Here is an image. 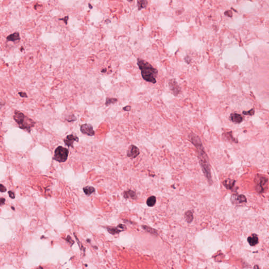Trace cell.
<instances>
[{
    "label": "cell",
    "instance_id": "1",
    "mask_svg": "<svg viewBox=\"0 0 269 269\" xmlns=\"http://www.w3.org/2000/svg\"><path fill=\"white\" fill-rule=\"evenodd\" d=\"M188 138L190 142L195 146L197 150L198 158L204 173L208 180L211 182L212 180L208 158L200 137L196 134L192 132L189 134Z\"/></svg>",
    "mask_w": 269,
    "mask_h": 269
},
{
    "label": "cell",
    "instance_id": "2",
    "mask_svg": "<svg viewBox=\"0 0 269 269\" xmlns=\"http://www.w3.org/2000/svg\"><path fill=\"white\" fill-rule=\"evenodd\" d=\"M137 65L141 71L142 76L144 80L155 84L158 72L148 62L141 58H137Z\"/></svg>",
    "mask_w": 269,
    "mask_h": 269
},
{
    "label": "cell",
    "instance_id": "3",
    "mask_svg": "<svg viewBox=\"0 0 269 269\" xmlns=\"http://www.w3.org/2000/svg\"><path fill=\"white\" fill-rule=\"evenodd\" d=\"M13 118L18 125L20 128L26 129L30 132L31 129L34 126L35 122L26 117L23 113L19 111H15Z\"/></svg>",
    "mask_w": 269,
    "mask_h": 269
},
{
    "label": "cell",
    "instance_id": "4",
    "mask_svg": "<svg viewBox=\"0 0 269 269\" xmlns=\"http://www.w3.org/2000/svg\"><path fill=\"white\" fill-rule=\"evenodd\" d=\"M69 151L62 146H58L55 150L53 159L59 163L65 162L68 157Z\"/></svg>",
    "mask_w": 269,
    "mask_h": 269
},
{
    "label": "cell",
    "instance_id": "5",
    "mask_svg": "<svg viewBox=\"0 0 269 269\" xmlns=\"http://www.w3.org/2000/svg\"><path fill=\"white\" fill-rule=\"evenodd\" d=\"M81 132L87 136H93L95 134V131L92 125L89 124H84L80 126Z\"/></svg>",
    "mask_w": 269,
    "mask_h": 269
},
{
    "label": "cell",
    "instance_id": "6",
    "mask_svg": "<svg viewBox=\"0 0 269 269\" xmlns=\"http://www.w3.org/2000/svg\"><path fill=\"white\" fill-rule=\"evenodd\" d=\"M169 85L170 91L174 95L176 96L180 93L181 88L174 79H171L169 82Z\"/></svg>",
    "mask_w": 269,
    "mask_h": 269
},
{
    "label": "cell",
    "instance_id": "7",
    "mask_svg": "<svg viewBox=\"0 0 269 269\" xmlns=\"http://www.w3.org/2000/svg\"><path fill=\"white\" fill-rule=\"evenodd\" d=\"M139 150L137 147L134 145H131L127 150V156L131 158H135L139 154Z\"/></svg>",
    "mask_w": 269,
    "mask_h": 269
},
{
    "label": "cell",
    "instance_id": "8",
    "mask_svg": "<svg viewBox=\"0 0 269 269\" xmlns=\"http://www.w3.org/2000/svg\"><path fill=\"white\" fill-rule=\"evenodd\" d=\"M79 138L75 135H74L73 134H69V135L67 136L66 138L64 139V142L66 146L68 147H73V143L74 142H78Z\"/></svg>",
    "mask_w": 269,
    "mask_h": 269
},
{
    "label": "cell",
    "instance_id": "9",
    "mask_svg": "<svg viewBox=\"0 0 269 269\" xmlns=\"http://www.w3.org/2000/svg\"><path fill=\"white\" fill-rule=\"evenodd\" d=\"M258 181L257 189L260 192H261L264 190V186L267 183V179L265 177H260Z\"/></svg>",
    "mask_w": 269,
    "mask_h": 269
},
{
    "label": "cell",
    "instance_id": "10",
    "mask_svg": "<svg viewBox=\"0 0 269 269\" xmlns=\"http://www.w3.org/2000/svg\"><path fill=\"white\" fill-rule=\"evenodd\" d=\"M230 119L233 123L240 124L243 120V117L238 113H232L230 116Z\"/></svg>",
    "mask_w": 269,
    "mask_h": 269
},
{
    "label": "cell",
    "instance_id": "11",
    "mask_svg": "<svg viewBox=\"0 0 269 269\" xmlns=\"http://www.w3.org/2000/svg\"><path fill=\"white\" fill-rule=\"evenodd\" d=\"M248 242L251 246H254L258 243V238L257 235L253 234L248 238Z\"/></svg>",
    "mask_w": 269,
    "mask_h": 269
},
{
    "label": "cell",
    "instance_id": "12",
    "mask_svg": "<svg viewBox=\"0 0 269 269\" xmlns=\"http://www.w3.org/2000/svg\"><path fill=\"white\" fill-rule=\"evenodd\" d=\"M6 39L9 41H11V42H15V41L19 40L20 39L19 34L18 32H15L13 34H11L7 36Z\"/></svg>",
    "mask_w": 269,
    "mask_h": 269
},
{
    "label": "cell",
    "instance_id": "13",
    "mask_svg": "<svg viewBox=\"0 0 269 269\" xmlns=\"http://www.w3.org/2000/svg\"><path fill=\"white\" fill-rule=\"evenodd\" d=\"M235 197H233V196L232 197V201H237V203H245V202H246V198L243 195H239V196H237V195H233Z\"/></svg>",
    "mask_w": 269,
    "mask_h": 269
},
{
    "label": "cell",
    "instance_id": "14",
    "mask_svg": "<svg viewBox=\"0 0 269 269\" xmlns=\"http://www.w3.org/2000/svg\"><path fill=\"white\" fill-rule=\"evenodd\" d=\"M148 5V1L147 0H138L137 6L139 10L145 9Z\"/></svg>",
    "mask_w": 269,
    "mask_h": 269
},
{
    "label": "cell",
    "instance_id": "15",
    "mask_svg": "<svg viewBox=\"0 0 269 269\" xmlns=\"http://www.w3.org/2000/svg\"><path fill=\"white\" fill-rule=\"evenodd\" d=\"M235 183L234 180H231L230 179H228V180H226L223 183L224 186H225L227 189H231L232 188V187L234 186Z\"/></svg>",
    "mask_w": 269,
    "mask_h": 269
},
{
    "label": "cell",
    "instance_id": "16",
    "mask_svg": "<svg viewBox=\"0 0 269 269\" xmlns=\"http://www.w3.org/2000/svg\"><path fill=\"white\" fill-rule=\"evenodd\" d=\"M156 202V198L154 196H151L147 200V205L149 207H153Z\"/></svg>",
    "mask_w": 269,
    "mask_h": 269
},
{
    "label": "cell",
    "instance_id": "17",
    "mask_svg": "<svg viewBox=\"0 0 269 269\" xmlns=\"http://www.w3.org/2000/svg\"><path fill=\"white\" fill-rule=\"evenodd\" d=\"M84 192L86 195H91L92 193H93L94 192H95V189L93 187L91 186H87L83 188Z\"/></svg>",
    "mask_w": 269,
    "mask_h": 269
},
{
    "label": "cell",
    "instance_id": "18",
    "mask_svg": "<svg viewBox=\"0 0 269 269\" xmlns=\"http://www.w3.org/2000/svg\"><path fill=\"white\" fill-rule=\"evenodd\" d=\"M185 217L188 222H191L193 219L192 213L190 211H188L186 212L185 213Z\"/></svg>",
    "mask_w": 269,
    "mask_h": 269
},
{
    "label": "cell",
    "instance_id": "19",
    "mask_svg": "<svg viewBox=\"0 0 269 269\" xmlns=\"http://www.w3.org/2000/svg\"><path fill=\"white\" fill-rule=\"evenodd\" d=\"M243 114L244 115H249V116H253L255 113V110L254 108H252L249 111H243L242 112Z\"/></svg>",
    "mask_w": 269,
    "mask_h": 269
},
{
    "label": "cell",
    "instance_id": "20",
    "mask_svg": "<svg viewBox=\"0 0 269 269\" xmlns=\"http://www.w3.org/2000/svg\"><path fill=\"white\" fill-rule=\"evenodd\" d=\"M116 102H117V99L116 98H107L106 101V105H109L111 104H114Z\"/></svg>",
    "mask_w": 269,
    "mask_h": 269
},
{
    "label": "cell",
    "instance_id": "21",
    "mask_svg": "<svg viewBox=\"0 0 269 269\" xmlns=\"http://www.w3.org/2000/svg\"><path fill=\"white\" fill-rule=\"evenodd\" d=\"M225 15L229 17H232V12H231V11L230 10H228V11H227L225 12Z\"/></svg>",
    "mask_w": 269,
    "mask_h": 269
},
{
    "label": "cell",
    "instance_id": "22",
    "mask_svg": "<svg viewBox=\"0 0 269 269\" xmlns=\"http://www.w3.org/2000/svg\"><path fill=\"white\" fill-rule=\"evenodd\" d=\"M6 191V188L3 185L0 184V192H4Z\"/></svg>",
    "mask_w": 269,
    "mask_h": 269
},
{
    "label": "cell",
    "instance_id": "23",
    "mask_svg": "<svg viewBox=\"0 0 269 269\" xmlns=\"http://www.w3.org/2000/svg\"><path fill=\"white\" fill-rule=\"evenodd\" d=\"M69 18V16H65V17H64V18H60V19H59V20H62V21H63L64 23H65L66 24H67V21H68Z\"/></svg>",
    "mask_w": 269,
    "mask_h": 269
},
{
    "label": "cell",
    "instance_id": "24",
    "mask_svg": "<svg viewBox=\"0 0 269 269\" xmlns=\"http://www.w3.org/2000/svg\"><path fill=\"white\" fill-rule=\"evenodd\" d=\"M5 199L4 198H0V206L3 205L5 204Z\"/></svg>",
    "mask_w": 269,
    "mask_h": 269
},
{
    "label": "cell",
    "instance_id": "25",
    "mask_svg": "<svg viewBox=\"0 0 269 269\" xmlns=\"http://www.w3.org/2000/svg\"><path fill=\"white\" fill-rule=\"evenodd\" d=\"M9 196H10V197L11 198H12V199H14L15 198V194H14V193L12 191H9Z\"/></svg>",
    "mask_w": 269,
    "mask_h": 269
},
{
    "label": "cell",
    "instance_id": "26",
    "mask_svg": "<svg viewBox=\"0 0 269 269\" xmlns=\"http://www.w3.org/2000/svg\"><path fill=\"white\" fill-rule=\"evenodd\" d=\"M18 94L19 95V96L22 97H27V95L25 93H23V92H19L18 93Z\"/></svg>",
    "mask_w": 269,
    "mask_h": 269
},
{
    "label": "cell",
    "instance_id": "27",
    "mask_svg": "<svg viewBox=\"0 0 269 269\" xmlns=\"http://www.w3.org/2000/svg\"><path fill=\"white\" fill-rule=\"evenodd\" d=\"M123 109H124V110H125V111H129V110H130V109H131V106H126V107H124V108H123Z\"/></svg>",
    "mask_w": 269,
    "mask_h": 269
},
{
    "label": "cell",
    "instance_id": "28",
    "mask_svg": "<svg viewBox=\"0 0 269 269\" xmlns=\"http://www.w3.org/2000/svg\"><path fill=\"white\" fill-rule=\"evenodd\" d=\"M89 9H92L93 8V6L90 4H89Z\"/></svg>",
    "mask_w": 269,
    "mask_h": 269
},
{
    "label": "cell",
    "instance_id": "29",
    "mask_svg": "<svg viewBox=\"0 0 269 269\" xmlns=\"http://www.w3.org/2000/svg\"><path fill=\"white\" fill-rule=\"evenodd\" d=\"M127 1H128L129 2H132V0H127Z\"/></svg>",
    "mask_w": 269,
    "mask_h": 269
},
{
    "label": "cell",
    "instance_id": "30",
    "mask_svg": "<svg viewBox=\"0 0 269 269\" xmlns=\"http://www.w3.org/2000/svg\"><path fill=\"white\" fill-rule=\"evenodd\" d=\"M12 209H13V210H14V208H13V207H12Z\"/></svg>",
    "mask_w": 269,
    "mask_h": 269
}]
</instances>
